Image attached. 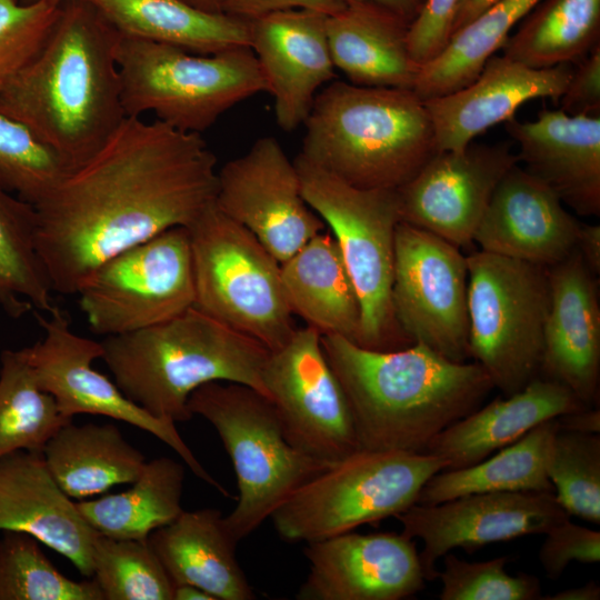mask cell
Segmentation results:
<instances>
[{
	"label": "cell",
	"mask_w": 600,
	"mask_h": 600,
	"mask_svg": "<svg viewBox=\"0 0 600 600\" xmlns=\"http://www.w3.org/2000/svg\"><path fill=\"white\" fill-rule=\"evenodd\" d=\"M90 579L103 600H172L173 584L148 540L97 532Z\"/></svg>",
	"instance_id": "38"
},
{
	"label": "cell",
	"mask_w": 600,
	"mask_h": 600,
	"mask_svg": "<svg viewBox=\"0 0 600 600\" xmlns=\"http://www.w3.org/2000/svg\"><path fill=\"white\" fill-rule=\"evenodd\" d=\"M123 34L212 54L249 47L248 21L182 0H90Z\"/></svg>",
	"instance_id": "31"
},
{
	"label": "cell",
	"mask_w": 600,
	"mask_h": 600,
	"mask_svg": "<svg viewBox=\"0 0 600 600\" xmlns=\"http://www.w3.org/2000/svg\"><path fill=\"white\" fill-rule=\"evenodd\" d=\"M586 406L567 387L541 377L522 390L453 422L436 436L427 453L446 461L444 470L472 466L516 442L538 424Z\"/></svg>",
	"instance_id": "26"
},
{
	"label": "cell",
	"mask_w": 600,
	"mask_h": 600,
	"mask_svg": "<svg viewBox=\"0 0 600 600\" xmlns=\"http://www.w3.org/2000/svg\"><path fill=\"white\" fill-rule=\"evenodd\" d=\"M63 0H0V92L47 38Z\"/></svg>",
	"instance_id": "43"
},
{
	"label": "cell",
	"mask_w": 600,
	"mask_h": 600,
	"mask_svg": "<svg viewBox=\"0 0 600 600\" xmlns=\"http://www.w3.org/2000/svg\"><path fill=\"white\" fill-rule=\"evenodd\" d=\"M311 327L297 328L270 351L262 380L289 443L307 457L334 464L360 450L344 391Z\"/></svg>",
	"instance_id": "15"
},
{
	"label": "cell",
	"mask_w": 600,
	"mask_h": 600,
	"mask_svg": "<svg viewBox=\"0 0 600 600\" xmlns=\"http://www.w3.org/2000/svg\"><path fill=\"white\" fill-rule=\"evenodd\" d=\"M186 471L182 463L162 457L146 462L131 488L76 502L82 518L97 532L123 539L148 540L182 511Z\"/></svg>",
	"instance_id": "33"
},
{
	"label": "cell",
	"mask_w": 600,
	"mask_h": 600,
	"mask_svg": "<svg viewBox=\"0 0 600 600\" xmlns=\"http://www.w3.org/2000/svg\"><path fill=\"white\" fill-rule=\"evenodd\" d=\"M320 340L362 450L424 453L494 389L479 363L450 360L422 343L378 351L336 334Z\"/></svg>",
	"instance_id": "3"
},
{
	"label": "cell",
	"mask_w": 600,
	"mask_h": 600,
	"mask_svg": "<svg viewBox=\"0 0 600 600\" xmlns=\"http://www.w3.org/2000/svg\"><path fill=\"white\" fill-rule=\"evenodd\" d=\"M341 7L349 4L371 6L387 11L410 24L417 19L427 0H332Z\"/></svg>",
	"instance_id": "48"
},
{
	"label": "cell",
	"mask_w": 600,
	"mask_h": 600,
	"mask_svg": "<svg viewBox=\"0 0 600 600\" xmlns=\"http://www.w3.org/2000/svg\"><path fill=\"white\" fill-rule=\"evenodd\" d=\"M121 32L90 0H63L41 47L0 92V113L23 124L70 169L126 119Z\"/></svg>",
	"instance_id": "2"
},
{
	"label": "cell",
	"mask_w": 600,
	"mask_h": 600,
	"mask_svg": "<svg viewBox=\"0 0 600 600\" xmlns=\"http://www.w3.org/2000/svg\"><path fill=\"white\" fill-rule=\"evenodd\" d=\"M0 362V457L16 450L42 452L72 418L38 386L23 349L3 350Z\"/></svg>",
	"instance_id": "37"
},
{
	"label": "cell",
	"mask_w": 600,
	"mask_h": 600,
	"mask_svg": "<svg viewBox=\"0 0 600 600\" xmlns=\"http://www.w3.org/2000/svg\"><path fill=\"white\" fill-rule=\"evenodd\" d=\"M499 1L500 0H457L451 21V36L479 18Z\"/></svg>",
	"instance_id": "51"
},
{
	"label": "cell",
	"mask_w": 600,
	"mask_h": 600,
	"mask_svg": "<svg viewBox=\"0 0 600 600\" xmlns=\"http://www.w3.org/2000/svg\"><path fill=\"white\" fill-rule=\"evenodd\" d=\"M443 569L438 571L441 581V600H537L542 598L537 577L509 574L507 556L486 561H466L451 551L443 557Z\"/></svg>",
	"instance_id": "42"
},
{
	"label": "cell",
	"mask_w": 600,
	"mask_h": 600,
	"mask_svg": "<svg viewBox=\"0 0 600 600\" xmlns=\"http://www.w3.org/2000/svg\"><path fill=\"white\" fill-rule=\"evenodd\" d=\"M42 456L60 489L79 501L118 484H131L147 462L112 423L70 421L47 441Z\"/></svg>",
	"instance_id": "30"
},
{
	"label": "cell",
	"mask_w": 600,
	"mask_h": 600,
	"mask_svg": "<svg viewBox=\"0 0 600 600\" xmlns=\"http://www.w3.org/2000/svg\"><path fill=\"white\" fill-rule=\"evenodd\" d=\"M581 224L547 184L518 163L497 186L473 242L482 251L548 268L577 248Z\"/></svg>",
	"instance_id": "22"
},
{
	"label": "cell",
	"mask_w": 600,
	"mask_h": 600,
	"mask_svg": "<svg viewBox=\"0 0 600 600\" xmlns=\"http://www.w3.org/2000/svg\"><path fill=\"white\" fill-rule=\"evenodd\" d=\"M148 541L172 584H193L214 600H251L254 593L237 558V542L221 511H182Z\"/></svg>",
	"instance_id": "27"
},
{
	"label": "cell",
	"mask_w": 600,
	"mask_h": 600,
	"mask_svg": "<svg viewBox=\"0 0 600 600\" xmlns=\"http://www.w3.org/2000/svg\"><path fill=\"white\" fill-rule=\"evenodd\" d=\"M447 468L430 453L358 450L293 491L271 514L289 542H313L396 517Z\"/></svg>",
	"instance_id": "10"
},
{
	"label": "cell",
	"mask_w": 600,
	"mask_h": 600,
	"mask_svg": "<svg viewBox=\"0 0 600 600\" xmlns=\"http://www.w3.org/2000/svg\"><path fill=\"white\" fill-rule=\"evenodd\" d=\"M504 129L519 146V163L578 214H600V114L542 109L533 121Z\"/></svg>",
	"instance_id": "24"
},
{
	"label": "cell",
	"mask_w": 600,
	"mask_h": 600,
	"mask_svg": "<svg viewBox=\"0 0 600 600\" xmlns=\"http://www.w3.org/2000/svg\"><path fill=\"white\" fill-rule=\"evenodd\" d=\"M300 600H400L424 588L413 539L403 532L352 531L309 542Z\"/></svg>",
	"instance_id": "19"
},
{
	"label": "cell",
	"mask_w": 600,
	"mask_h": 600,
	"mask_svg": "<svg viewBox=\"0 0 600 600\" xmlns=\"http://www.w3.org/2000/svg\"><path fill=\"white\" fill-rule=\"evenodd\" d=\"M36 230L34 207L0 184V306L12 318L53 307Z\"/></svg>",
	"instance_id": "36"
},
{
	"label": "cell",
	"mask_w": 600,
	"mask_h": 600,
	"mask_svg": "<svg viewBox=\"0 0 600 600\" xmlns=\"http://www.w3.org/2000/svg\"><path fill=\"white\" fill-rule=\"evenodd\" d=\"M470 358L502 396L539 377L550 304L547 267L474 251L467 257Z\"/></svg>",
	"instance_id": "11"
},
{
	"label": "cell",
	"mask_w": 600,
	"mask_h": 600,
	"mask_svg": "<svg viewBox=\"0 0 600 600\" xmlns=\"http://www.w3.org/2000/svg\"><path fill=\"white\" fill-rule=\"evenodd\" d=\"M127 117L151 112L183 132L201 133L268 86L249 47L198 54L121 33L117 48Z\"/></svg>",
	"instance_id": "6"
},
{
	"label": "cell",
	"mask_w": 600,
	"mask_h": 600,
	"mask_svg": "<svg viewBox=\"0 0 600 600\" xmlns=\"http://www.w3.org/2000/svg\"><path fill=\"white\" fill-rule=\"evenodd\" d=\"M342 8L332 0H223L222 12L250 21L282 10L306 9L332 14Z\"/></svg>",
	"instance_id": "47"
},
{
	"label": "cell",
	"mask_w": 600,
	"mask_h": 600,
	"mask_svg": "<svg viewBox=\"0 0 600 600\" xmlns=\"http://www.w3.org/2000/svg\"><path fill=\"white\" fill-rule=\"evenodd\" d=\"M577 250L588 269L597 277L600 273V226L581 224Z\"/></svg>",
	"instance_id": "49"
},
{
	"label": "cell",
	"mask_w": 600,
	"mask_h": 600,
	"mask_svg": "<svg viewBox=\"0 0 600 600\" xmlns=\"http://www.w3.org/2000/svg\"><path fill=\"white\" fill-rule=\"evenodd\" d=\"M303 124L300 154L361 189H398L438 152L413 90L336 81L316 96Z\"/></svg>",
	"instance_id": "5"
},
{
	"label": "cell",
	"mask_w": 600,
	"mask_h": 600,
	"mask_svg": "<svg viewBox=\"0 0 600 600\" xmlns=\"http://www.w3.org/2000/svg\"><path fill=\"white\" fill-rule=\"evenodd\" d=\"M0 600H103L92 579L74 581L47 558L30 534L4 531L0 539Z\"/></svg>",
	"instance_id": "39"
},
{
	"label": "cell",
	"mask_w": 600,
	"mask_h": 600,
	"mask_svg": "<svg viewBox=\"0 0 600 600\" xmlns=\"http://www.w3.org/2000/svg\"><path fill=\"white\" fill-rule=\"evenodd\" d=\"M559 102L568 114H600V44L579 60Z\"/></svg>",
	"instance_id": "46"
},
{
	"label": "cell",
	"mask_w": 600,
	"mask_h": 600,
	"mask_svg": "<svg viewBox=\"0 0 600 600\" xmlns=\"http://www.w3.org/2000/svg\"><path fill=\"white\" fill-rule=\"evenodd\" d=\"M34 316L44 337L23 351L36 382L53 397L66 417L103 416L149 432L176 451L198 478L230 496L196 458L174 422L147 412L93 368V361L102 357L101 342L74 333L69 316L54 304L47 318L38 312Z\"/></svg>",
	"instance_id": "14"
},
{
	"label": "cell",
	"mask_w": 600,
	"mask_h": 600,
	"mask_svg": "<svg viewBox=\"0 0 600 600\" xmlns=\"http://www.w3.org/2000/svg\"><path fill=\"white\" fill-rule=\"evenodd\" d=\"M539 1L500 0L452 34L442 51L420 68L413 92L421 100H428L471 83L502 48L510 31Z\"/></svg>",
	"instance_id": "35"
},
{
	"label": "cell",
	"mask_w": 600,
	"mask_h": 600,
	"mask_svg": "<svg viewBox=\"0 0 600 600\" xmlns=\"http://www.w3.org/2000/svg\"><path fill=\"white\" fill-rule=\"evenodd\" d=\"M543 600H599L600 587L594 581L582 586L564 589L554 594L542 597Z\"/></svg>",
	"instance_id": "52"
},
{
	"label": "cell",
	"mask_w": 600,
	"mask_h": 600,
	"mask_svg": "<svg viewBox=\"0 0 600 600\" xmlns=\"http://www.w3.org/2000/svg\"><path fill=\"white\" fill-rule=\"evenodd\" d=\"M547 474L554 497L571 517L600 523V436L559 430Z\"/></svg>",
	"instance_id": "40"
},
{
	"label": "cell",
	"mask_w": 600,
	"mask_h": 600,
	"mask_svg": "<svg viewBox=\"0 0 600 600\" xmlns=\"http://www.w3.org/2000/svg\"><path fill=\"white\" fill-rule=\"evenodd\" d=\"M457 0H427L408 31L409 51L421 68L436 58L451 36V21Z\"/></svg>",
	"instance_id": "45"
},
{
	"label": "cell",
	"mask_w": 600,
	"mask_h": 600,
	"mask_svg": "<svg viewBox=\"0 0 600 600\" xmlns=\"http://www.w3.org/2000/svg\"><path fill=\"white\" fill-rule=\"evenodd\" d=\"M214 201L280 263L326 228L303 198L294 162L274 137L259 138L218 171Z\"/></svg>",
	"instance_id": "16"
},
{
	"label": "cell",
	"mask_w": 600,
	"mask_h": 600,
	"mask_svg": "<svg viewBox=\"0 0 600 600\" xmlns=\"http://www.w3.org/2000/svg\"><path fill=\"white\" fill-rule=\"evenodd\" d=\"M102 357L113 381L156 418H192L191 393L208 382H234L268 398L262 372L270 351L196 307L137 331L104 337Z\"/></svg>",
	"instance_id": "4"
},
{
	"label": "cell",
	"mask_w": 600,
	"mask_h": 600,
	"mask_svg": "<svg viewBox=\"0 0 600 600\" xmlns=\"http://www.w3.org/2000/svg\"><path fill=\"white\" fill-rule=\"evenodd\" d=\"M217 176L216 156L199 133L126 117L33 206L37 250L52 291L76 294L111 257L190 227L214 201Z\"/></svg>",
	"instance_id": "1"
},
{
	"label": "cell",
	"mask_w": 600,
	"mask_h": 600,
	"mask_svg": "<svg viewBox=\"0 0 600 600\" xmlns=\"http://www.w3.org/2000/svg\"><path fill=\"white\" fill-rule=\"evenodd\" d=\"M547 269L550 304L539 377L567 387L586 407H598L600 304L596 276L577 248Z\"/></svg>",
	"instance_id": "21"
},
{
	"label": "cell",
	"mask_w": 600,
	"mask_h": 600,
	"mask_svg": "<svg viewBox=\"0 0 600 600\" xmlns=\"http://www.w3.org/2000/svg\"><path fill=\"white\" fill-rule=\"evenodd\" d=\"M560 430L579 433H600V410L598 407H586L559 416Z\"/></svg>",
	"instance_id": "50"
},
{
	"label": "cell",
	"mask_w": 600,
	"mask_h": 600,
	"mask_svg": "<svg viewBox=\"0 0 600 600\" xmlns=\"http://www.w3.org/2000/svg\"><path fill=\"white\" fill-rule=\"evenodd\" d=\"M288 306L322 334L360 342L361 308L357 291L331 232L312 237L281 263Z\"/></svg>",
	"instance_id": "29"
},
{
	"label": "cell",
	"mask_w": 600,
	"mask_h": 600,
	"mask_svg": "<svg viewBox=\"0 0 600 600\" xmlns=\"http://www.w3.org/2000/svg\"><path fill=\"white\" fill-rule=\"evenodd\" d=\"M502 46L531 68L578 61L600 44V0H540Z\"/></svg>",
	"instance_id": "34"
},
{
	"label": "cell",
	"mask_w": 600,
	"mask_h": 600,
	"mask_svg": "<svg viewBox=\"0 0 600 600\" xmlns=\"http://www.w3.org/2000/svg\"><path fill=\"white\" fill-rule=\"evenodd\" d=\"M172 600H214L211 594L193 584H174Z\"/></svg>",
	"instance_id": "53"
},
{
	"label": "cell",
	"mask_w": 600,
	"mask_h": 600,
	"mask_svg": "<svg viewBox=\"0 0 600 600\" xmlns=\"http://www.w3.org/2000/svg\"><path fill=\"white\" fill-rule=\"evenodd\" d=\"M511 144L472 141L462 150L438 151L397 189L401 221L468 248L497 186L519 163Z\"/></svg>",
	"instance_id": "18"
},
{
	"label": "cell",
	"mask_w": 600,
	"mask_h": 600,
	"mask_svg": "<svg viewBox=\"0 0 600 600\" xmlns=\"http://www.w3.org/2000/svg\"><path fill=\"white\" fill-rule=\"evenodd\" d=\"M326 30L334 68L350 83L413 90L420 67L409 51V24L381 9L349 4L328 14Z\"/></svg>",
	"instance_id": "28"
},
{
	"label": "cell",
	"mask_w": 600,
	"mask_h": 600,
	"mask_svg": "<svg viewBox=\"0 0 600 600\" xmlns=\"http://www.w3.org/2000/svg\"><path fill=\"white\" fill-rule=\"evenodd\" d=\"M326 13L290 9L248 21L249 48L254 53L274 100L283 131L302 124L318 89L334 78Z\"/></svg>",
	"instance_id": "20"
},
{
	"label": "cell",
	"mask_w": 600,
	"mask_h": 600,
	"mask_svg": "<svg viewBox=\"0 0 600 600\" xmlns=\"http://www.w3.org/2000/svg\"><path fill=\"white\" fill-rule=\"evenodd\" d=\"M572 71L569 63L531 68L493 54L471 83L423 100L438 151L464 149L492 126L513 118L518 108L532 99L549 98L558 103Z\"/></svg>",
	"instance_id": "23"
},
{
	"label": "cell",
	"mask_w": 600,
	"mask_h": 600,
	"mask_svg": "<svg viewBox=\"0 0 600 600\" xmlns=\"http://www.w3.org/2000/svg\"><path fill=\"white\" fill-rule=\"evenodd\" d=\"M558 419L547 420L516 442L469 467L442 470L423 486L418 504H437L483 492H553L547 463Z\"/></svg>",
	"instance_id": "32"
},
{
	"label": "cell",
	"mask_w": 600,
	"mask_h": 600,
	"mask_svg": "<svg viewBox=\"0 0 600 600\" xmlns=\"http://www.w3.org/2000/svg\"><path fill=\"white\" fill-rule=\"evenodd\" d=\"M402 532L420 539L419 553L426 580L437 578L436 564L456 548L468 553L496 542L544 534L570 516L553 492H483L437 504H413L396 516Z\"/></svg>",
	"instance_id": "17"
},
{
	"label": "cell",
	"mask_w": 600,
	"mask_h": 600,
	"mask_svg": "<svg viewBox=\"0 0 600 600\" xmlns=\"http://www.w3.org/2000/svg\"><path fill=\"white\" fill-rule=\"evenodd\" d=\"M188 409L212 424L231 458L239 497L224 521L237 543L293 491L330 467L289 443L271 400L253 388L208 382L191 393Z\"/></svg>",
	"instance_id": "8"
},
{
	"label": "cell",
	"mask_w": 600,
	"mask_h": 600,
	"mask_svg": "<svg viewBox=\"0 0 600 600\" xmlns=\"http://www.w3.org/2000/svg\"><path fill=\"white\" fill-rule=\"evenodd\" d=\"M301 191L329 227L341 251L361 308V346L392 351L412 344L392 308L396 229L400 218L397 189L353 187L300 153L294 159Z\"/></svg>",
	"instance_id": "7"
},
{
	"label": "cell",
	"mask_w": 600,
	"mask_h": 600,
	"mask_svg": "<svg viewBox=\"0 0 600 600\" xmlns=\"http://www.w3.org/2000/svg\"><path fill=\"white\" fill-rule=\"evenodd\" d=\"M0 530L36 538L90 578L97 531L57 484L42 452L16 450L0 457Z\"/></svg>",
	"instance_id": "25"
},
{
	"label": "cell",
	"mask_w": 600,
	"mask_h": 600,
	"mask_svg": "<svg viewBox=\"0 0 600 600\" xmlns=\"http://www.w3.org/2000/svg\"><path fill=\"white\" fill-rule=\"evenodd\" d=\"M188 4L210 13H223V0H182Z\"/></svg>",
	"instance_id": "54"
},
{
	"label": "cell",
	"mask_w": 600,
	"mask_h": 600,
	"mask_svg": "<svg viewBox=\"0 0 600 600\" xmlns=\"http://www.w3.org/2000/svg\"><path fill=\"white\" fill-rule=\"evenodd\" d=\"M391 301L412 343L458 362L470 359L468 263L460 248L423 229H396Z\"/></svg>",
	"instance_id": "13"
},
{
	"label": "cell",
	"mask_w": 600,
	"mask_h": 600,
	"mask_svg": "<svg viewBox=\"0 0 600 600\" xmlns=\"http://www.w3.org/2000/svg\"><path fill=\"white\" fill-rule=\"evenodd\" d=\"M70 170L23 124L0 113V184L34 206Z\"/></svg>",
	"instance_id": "41"
},
{
	"label": "cell",
	"mask_w": 600,
	"mask_h": 600,
	"mask_svg": "<svg viewBox=\"0 0 600 600\" xmlns=\"http://www.w3.org/2000/svg\"><path fill=\"white\" fill-rule=\"evenodd\" d=\"M22 4H32L42 0H18Z\"/></svg>",
	"instance_id": "55"
},
{
	"label": "cell",
	"mask_w": 600,
	"mask_h": 600,
	"mask_svg": "<svg viewBox=\"0 0 600 600\" xmlns=\"http://www.w3.org/2000/svg\"><path fill=\"white\" fill-rule=\"evenodd\" d=\"M539 561L549 579L557 580L571 562L600 561V532L566 519L544 533Z\"/></svg>",
	"instance_id": "44"
},
{
	"label": "cell",
	"mask_w": 600,
	"mask_h": 600,
	"mask_svg": "<svg viewBox=\"0 0 600 600\" xmlns=\"http://www.w3.org/2000/svg\"><path fill=\"white\" fill-rule=\"evenodd\" d=\"M194 307L269 351L297 330L282 286L281 263L213 201L188 227Z\"/></svg>",
	"instance_id": "9"
},
{
	"label": "cell",
	"mask_w": 600,
	"mask_h": 600,
	"mask_svg": "<svg viewBox=\"0 0 600 600\" xmlns=\"http://www.w3.org/2000/svg\"><path fill=\"white\" fill-rule=\"evenodd\" d=\"M77 294L90 330L104 337L144 329L194 307L188 228H171L111 257Z\"/></svg>",
	"instance_id": "12"
}]
</instances>
